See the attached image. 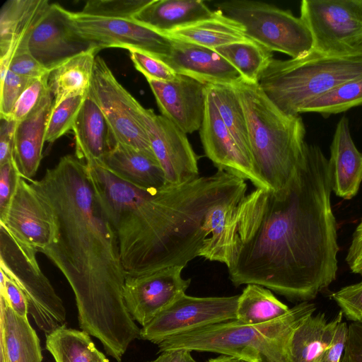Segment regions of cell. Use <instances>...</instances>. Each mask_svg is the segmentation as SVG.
Here are the masks:
<instances>
[{"label": "cell", "instance_id": "cell-1", "mask_svg": "<svg viewBox=\"0 0 362 362\" xmlns=\"http://www.w3.org/2000/svg\"><path fill=\"white\" fill-rule=\"evenodd\" d=\"M332 191L328 159L305 142L285 188L246 194L231 214L235 255L227 268L233 284L259 285L301 302L327 288L338 269Z\"/></svg>", "mask_w": 362, "mask_h": 362}, {"label": "cell", "instance_id": "cell-2", "mask_svg": "<svg viewBox=\"0 0 362 362\" xmlns=\"http://www.w3.org/2000/svg\"><path fill=\"white\" fill-rule=\"evenodd\" d=\"M49 207L53 240L40 252L62 272L75 295L81 330L120 362L141 329L123 298L125 272L115 232L97 195L86 163L62 157L40 180L28 181Z\"/></svg>", "mask_w": 362, "mask_h": 362}, {"label": "cell", "instance_id": "cell-3", "mask_svg": "<svg viewBox=\"0 0 362 362\" xmlns=\"http://www.w3.org/2000/svg\"><path fill=\"white\" fill-rule=\"evenodd\" d=\"M86 163L117 235L122 267L129 276L185 267L199 257L210 234L209 213L243 198L247 189L245 180L221 170L180 185L144 189L96 162Z\"/></svg>", "mask_w": 362, "mask_h": 362}, {"label": "cell", "instance_id": "cell-4", "mask_svg": "<svg viewBox=\"0 0 362 362\" xmlns=\"http://www.w3.org/2000/svg\"><path fill=\"white\" fill-rule=\"evenodd\" d=\"M243 105L252 160L269 189L279 191L291 180L303 157L305 127L301 117L281 111L258 83L233 86Z\"/></svg>", "mask_w": 362, "mask_h": 362}, {"label": "cell", "instance_id": "cell-5", "mask_svg": "<svg viewBox=\"0 0 362 362\" xmlns=\"http://www.w3.org/2000/svg\"><path fill=\"white\" fill-rule=\"evenodd\" d=\"M316 310L301 302L272 321L247 325L229 320L175 335L158 344L159 353L175 349L218 353L249 362H290L288 344L296 328Z\"/></svg>", "mask_w": 362, "mask_h": 362}, {"label": "cell", "instance_id": "cell-6", "mask_svg": "<svg viewBox=\"0 0 362 362\" xmlns=\"http://www.w3.org/2000/svg\"><path fill=\"white\" fill-rule=\"evenodd\" d=\"M362 76V48L346 54H325L313 49L296 59H274L258 84L284 113L298 115L313 99Z\"/></svg>", "mask_w": 362, "mask_h": 362}, {"label": "cell", "instance_id": "cell-7", "mask_svg": "<svg viewBox=\"0 0 362 362\" xmlns=\"http://www.w3.org/2000/svg\"><path fill=\"white\" fill-rule=\"evenodd\" d=\"M216 6L223 15L240 23L249 39L272 52L296 59L313 49L308 27L300 17L288 10L251 0L225 1Z\"/></svg>", "mask_w": 362, "mask_h": 362}, {"label": "cell", "instance_id": "cell-8", "mask_svg": "<svg viewBox=\"0 0 362 362\" xmlns=\"http://www.w3.org/2000/svg\"><path fill=\"white\" fill-rule=\"evenodd\" d=\"M37 250L16 239L0 223V269L22 289L28 313L46 335L65 325L62 300L40 268Z\"/></svg>", "mask_w": 362, "mask_h": 362}, {"label": "cell", "instance_id": "cell-9", "mask_svg": "<svg viewBox=\"0 0 362 362\" xmlns=\"http://www.w3.org/2000/svg\"><path fill=\"white\" fill-rule=\"evenodd\" d=\"M87 95L103 112L113 146L122 144L154 154L147 131L148 109L144 108L117 81L105 60L96 56Z\"/></svg>", "mask_w": 362, "mask_h": 362}, {"label": "cell", "instance_id": "cell-10", "mask_svg": "<svg viewBox=\"0 0 362 362\" xmlns=\"http://www.w3.org/2000/svg\"><path fill=\"white\" fill-rule=\"evenodd\" d=\"M313 37V49L346 54L362 48V0H303L300 16Z\"/></svg>", "mask_w": 362, "mask_h": 362}, {"label": "cell", "instance_id": "cell-11", "mask_svg": "<svg viewBox=\"0 0 362 362\" xmlns=\"http://www.w3.org/2000/svg\"><path fill=\"white\" fill-rule=\"evenodd\" d=\"M69 24L83 40L102 49L125 48L144 52L160 61L169 55L173 40L131 18H101L68 12Z\"/></svg>", "mask_w": 362, "mask_h": 362}, {"label": "cell", "instance_id": "cell-12", "mask_svg": "<svg viewBox=\"0 0 362 362\" xmlns=\"http://www.w3.org/2000/svg\"><path fill=\"white\" fill-rule=\"evenodd\" d=\"M239 295L194 297L185 293L142 327L140 339L158 344L165 339L236 320Z\"/></svg>", "mask_w": 362, "mask_h": 362}, {"label": "cell", "instance_id": "cell-13", "mask_svg": "<svg viewBox=\"0 0 362 362\" xmlns=\"http://www.w3.org/2000/svg\"><path fill=\"white\" fill-rule=\"evenodd\" d=\"M183 266L153 272L126 275L123 288L125 306L133 320L142 327L185 293L191 280L182 276Z\"/></svg>", "mask_w": 362, "mask_h": 362}, {"label": "cell", "instance_id": "cell-14", "mask_svg": "<svg viewBox=\"0 0 362 362\" xmlns=\"http://www.w3.org/2000/svg\"><path fill=\"white\" fill-rule=\"evenodd\" d=\"M147 131L167 185H180L199 177V157L185 133L164 116L156 115L151 109L148 112Z\"/></svg>", "mask_w": 362, "mask_h": 362}, {"label": "cell", "instance_id": "cell-15", "mask_svg": "<svg viewBox=\"0 0 362 362\" xmlns=\"http://www.w3.org/2000/svg\"><path fill=\"white\" fill-rule=\"evenodd\" d=\"M199 135L206 156L218 170L249 180L255 188L269 189L257 174L252 160L240 148L226 127L209 85Z\"/></svg>", "mask_w": 362, "mask_h": 362}, {"label": "cell", "instance_id": "cell-16", "mask_svg": "<svg viewBox=\"0 0 362 362\" xmlns=\"http://www.w3.org/2000/svg\"><path fill=\"white\" fill-rule=\"evenodd\" d=\"M0 223L16 239L37 252L47 247L54 236L55 223L49 207L22 177Z\"/></svg>", "mask_w": 362, "mask_h": 362}, {"label": "cell", "instance_id": "cell-17", "mask_svg": "<svg viewBox=\"0 0 362 362\" xmlns=\"http://www.w3.org/2000/svg\"><path fill=\"white\" fill-rule=\"evenodd\" d=\"M68 12L59 4L51 3L28 40V51L49 71L95 46L75 33L69 24Z\"/></svg>", "mask_w": 362, "mask_h": 362}, {"label": "cell", "instance_id": "cell-18", "mask_svg": "<svg viewBox=\"0 0 362 362\" xmlns=\"http://www.w3.org/2000/svg\"><path fill=\"white\" fill-rule=\"evenodd\" d=\"M147 81L161 115L186 134L199 130L205 112L206 84L178 74L173 81Z\"/></svg>", "mask_w": 362, "mask_h": 362}, {"label": "cell", "instance_id": "cell-19", "mask_svg": "<svg viewBox=\"0 0 362 362\" xmlns=\"http://www.w3.org/2000/svg\"><path fill=\"white\" fill-rule=\"evenodd\" d=\"M173 40L171 52L161 62L175 73L206 85L235 86L244 78L221 55L213 49ZM245 80V79H244Z\"/></svg>", "mask_w": 362, "mask_h": 362}, {"label": "cell", "instance_id": "cell-20", "mask_svg": "<svg viewBox=\"0 0 362 362\" xmlns=\"http://www.w3.org/2000/svg\"><path fill=\"white\" fill-rule=\"evenodd\" d=\"M52 2L47 0H8L0 10V80L13 57L27 51L30 35Z\"/></svg>", "mask_w": 362, "mask_h": 362}, {"label": "cell", "instance_id": "cell-21", "mask_svg": "<svg viewBox=\"0 0 362 362\" xmlns=\"http://www.w3.org/2000/svg\"><path fill=\"white\" fill-rule=\"evenodd\" d=\"M328 160L332 191L341 198L352 199L362 182V153L354 144L345 116L336 126Z\"/></svg>", "mask_w": 362, "mask_h": 362}, {"label": "cell", "instance_id": "cell-22", "mask_svg": "<svg viewBox=\"0 0 362 362\" xmlns=\"http://www.w3.org/2000/svg\"><path fill=\"white\" fill-rule=\"evenodd\" d=\"M53 103L49 90L25 119L16 123L13 160L21 177L28 181L36 174L42 160L47 123Z\"/></svg>", "mask_w": 362, "mask_h": 362}, {"label": "cell", "instance_id": "cell-23", "mask_svg": "<svg viewBox=\"0 0 362 362\" xmlns=\"http://www.w3.org/2000/svg\"><path fill=\"white\" fill-rule=\"evenodd\" d=\"M99 164L116 177L140 189H160L167 185L164 172L156 156L130 146L114 144Z\"/></svg>", "mask_w": 362, "mask_h": 362}, {"label": "cell", "instance_id": "cell-24", "mask_svg": "<svg viewBox=\"0 0 362 362\" xmlns=\"http://www.w3.org/2000/svg\"><path fill=\"white\" fill-rule=\"evenodd\" d=\"M0 362H42L39 337L28 317L16 314L0 295Z\"/></svg>", "mask_w": 362, "mask_h": 362}, {"label": "cell", "instance_id": "cell-25", "mask_svg": "<svg viewBox=\"0 0 362 362\" xmlns=\"http://www.w3.org/2000/svg\"><path fill=\"white\" fill-rule=\"evenodd\" d=\"M72 131L75 138V156L79 160H86V163H101L113 146L105 117L88 95L78 112Z\"/></svg>", "mask_w": 362, "mask_h": 362}, {"label": "cell", "instance_id": "cell-26", "mask_svg": "<svg viewBox=\"0 0 362 362\" xmlns=\"http://www.w3.org/2000/svg\"><path fill=\"white\" fill-rule=\"evenodd\" d=\"M214 13L201 0H151L133 16L139 24L163 35L209 18Z\"/></svg>", "mask_w": 362, "mask_h": 362}, {"label": "cell", "instance_id": "cell-27", "mask_svg": "<svg viewBox=\"0 0 362 362\" xmlns=\"http://www.w3.org/2000/svg\"><path fill=\"white\" fill-rule=\"evenodd\" d=\"M339 311L327 322L325 313L311 315L293 331L288 344L290 362H317L329 348L337 327L342 321Z\"/></svg>", "mask_w": 362, "mask_h": 362}, {"label": "cell", "instance_id": "cell-28", "mask_svg": "<svg viewBox=\"0 0 362 362\" xmlns=\"http://www.w3.org/2000/svg\"><path fill=\"white\" fill-rule=\"evenodd\" d=\"M164 35L171 39L213 49L249 40L244 27L223 15L219 10L214 11V15L209 18L176 28Z\"/></svg>", "mask_w": 362, "mask_h": 362}, {"label": "cell", "instance_id": "cell-29", "mask_svg": "<svg viewBox=\"0 0 362 362\" xmlns=\"http://www.w3.org/2000/svg\"><path fill=\"white\" fill-rule=\"evenodd\" d=\"M98 51L100 49L93 46L68 59L50 71L48 86L54 98L53 105L70 97L87 95Z\"/></svg>", "mask_w": 362, "mask_h": 362}, {"label": "cell", "instance_id": "cell-30", "mask_svg": "<svg viewBox=\"0 0 362 362\" xmlns=\"http://www.w3.org/2000/svg\"><path fill=\"white\" fill-rule=\"evenodd\" d=\"M289 310L271 290L257 284H247L239 295L236 320L247 325H259L276 320Z\"/></svg>", "mask_w": 362, "mask_h": 362}, {"label": "cell", "instance_id": "cell-31", "mask_svg": "<svg viewBox=\"0 0 362 362\" xmlns=\"http://www.w3.org/2000/svg\"><path fill=\"white\" fill-rule=\"evenodd\" d=\"M247 81L258 83L262 73L273 59L272 52L252 40H247L214 49Z\"/></svg>", "mask_w": 362, "mask_h": 362}, {"label": "cell", "instance_id": "cell-32", "mask_svg": "<svg viewBox=\"0 0 362 362\" xmlns=\"http://www.w3.org/2000/svg\"><path fill=\"white\" fill-rule=\"evenodd\" d=\"M209 86L226 127L240 148L252 160L245 112L234 86L228 85H209Z\"/></svg>", "mask_w": 362, "mask_h": 362}, {"label": "cell", "instance_id": "cell-33", "mask_svg": "<svg viewBox=\"0 0 362 362\" xmlns=\"http://www.w3.org/2000/svg\"><path fill=\"white\" fill-rule=\"evenodd\" d=\"M95 347L88 334L66 325L46 335V348L55 362H90Z\"/></svg>", "mask_w": 362, "mask_h": 362}, {"label": "cell", "instance_id": "cell-34", "mask_svg": "<svg viewBox=\"0 0 362 362\" xmlns=\"http://www.w3.org/2000/svg\"><path fill=\"white\" fill-rule=\"evenodd\" d=\"M362 106V76L343 83L305 104L300 113L314 112L324 117Z\"/></svg>", "mask_w": 362, "mask_h": 362}, {"label": "cell", "instance_id": "cell-35", "mask_svg": "<svg viewBox=\"0 0 362 362\" xmlns=\"http://www.w3.org/2000/svg\"><path fill=\"white\" fill-rule=\"evenodd\" d=\"M86 96L70 97L53 105L47 123L45 142L53 143L72 130Z\"/></svg>", "mask_w": 362, "mask_h": 362}, {"label": "cell", "instance_id": "cell-36", "mask_svg": "<svg viewBox=\"0 0 362 362\" xmlns=\"http://www.w3.org/2000/svg\"><path fill=\"white\" fill-rule=\"evenodd\" d=\"M151 0H90L81 13L101 18H131Z\"/></svg>", "mask_w": 362, "mask_h": 362}, {"label": "cell", "instance_id": "cell-37", "mask_svg": "<svg viewBox=\"0 0 362 362\" xmlns=\"http://www.w3.org/2000/svg\"><path fill=\"white\" fill-rule=\"evenodd\" d=\"M49 75L33 78L17 100L11 114L8 119L19 122L25 119L40 103L49 91Z\"/></svg>", "mask_w": 362, "mask_h": 362}, {"label": "cell", "instance_id": "cell-38", "mask_svg": "<svg viewBox=\"0 0 362 362\" xmlns=\"http://www.w3.org/2000/svg\"><path fill=\"white\" fill-rule=\"evenodd\" d=\"M129 52L134 67L146 80L170 81L176 78L177 74L163 62L140 51L132 49Z\"/></svg>", "mask_w": 362, "mask_h": 362}, {"label": "cell", "instance_id": "cell-39", "mask_svg": "<svg viewBox=\"0 0 362 362\" xmlns=\"http://www.w3.org/2000/svg\"><path fill=\"white\" fill-rule=\"evenodd\" d=\"M31 79L8 69L4 77L0 80V117L9 118L17 100Z\"/></svg>", "mask_w": 362, "mask_h": 362}, {"label": "cell", "instance_id": "cell-40", "mask_svg": "<svg viewBox=\"0 0 362 362\" xmlns=\"http://www.w3.org/2000/svg\"><path fill=\"white\" fill-rule=\"evenodd\" d=\"M332 298L348 320L362 322V281L341 288Z\"/></svg>", "mask_w": 362, "mask_h": 362}, {"label": "cell", "instance_id": "cell-41", "mask_svg": "<svg viewBox=\"0 0 362 362\" xmlns=\"http://www.w3.org/2000/svg\"><path fill=\"white\" fill-rule=\"evenodd\" d=\"M21 177L13 159L0 165V221L6 216Z\"/></svg>", "mask_w": 362, "mask_h": 362}, {"label": "cell", "instance_id": "cell-42", "mask_svg": "<svg viewBox=\"0 0 362 362\" xmlns=\"http://www.w3.org/2000/svg\"><path fill=\"white\" fill-rule=\"evenodd\" d=\"M0 295L7 301L12 310L23 317H28V303L22 289L0 269Z\"/></svg>", "mask_w": 362, "mask_h": 362}, {"label": "cell", "instance_id": "cell-43", "mask_svg": "<svg viewBox=\"0 0 362 362\" xmlns=\"http://www.w3.org/2000/svg\"><path fill=\"white\" fill-rule=\"evenodd\" d=\"M8 70L28 78H37L50 73L27 50L16 53L11 59Z\"/></svg>", "mask_w": 362, "mask_h": 362}, {"label": "cell", "instance_id": "cell-44", "mask_svg": "<svg viewBox=\"0 0 362 362\" xmlns=\"http://www.w3.org/2000/svg\"><path fill=\"white\" fill-rule=\"evenodd\" d=\"M340 362H362V322L348 326V337Z\"/></svg>", "mask_w": 362, "mask_h": 362}, {"label": "cell", "instance_id": "cell-45", "mask_svg": "<svg viewBox=\"0 0 362 362\" xmlns=\"http://www.w3.org/2000/svg\"><path fill=\"white\" fill-rule=\"evenodd\" d=\"M16 123L11 119L0 117V165L13 159Z\"/></svg>", "mask_w": 362, "mask_h": 362}, {"label": "cell", "instance_id": "cell-46", "mask_svg": "<svg viewBox=\"0 0 362 362\" xmlns=\"http://www.w3.org/2000/svg\"><path fill=\"white\" fill-rule=\"evenodd\" d=\"M346 262L353 273L362 276V218L353 234Z\"/></svg>", "mask_w": 362, "mask_h": 362}, {"label": "cell", "instance_id": "cell-47", "mask_svg": "<svg viewBox=\"0 0 362 362\" xmlns=\"http://www.w3.org/2000/svg\"><path fill=\"white\" fill-rule=\"evenodd\" d=\"M348 337V325L346 322L339 323L329 348L324 353L327 362H340L346 346Z\"/></svg>", "mask_w": 362, "mask_h": 362}, {"label": "cell", "instance_id": "cell-48", "mask_svg": "<svg viewBox=\"0 0 362 362\" xmlns=\"http://www.w3.org/2000/svg\"><path fill=\"white\" fill-rule=\"evenodd\" d=\"M148 362H197L192 356L191 351L185 349H169L160 352L156 359Z\"/></svg>", "mask_w": 362, "mask_h": 362}, {"label": "cell", "instance_id": "cell-49", "mask_svg": "<svg viewBox=\"0 0 362 362\" xmlns=\"http://www.w3.org/2000/svg\"><path fill=\"white\" fill-rule=\"evenodd\" d=\"M206 362H249L245 359L228 355L221 354V356L211 358Z\"/></svg>", "mask_w": 362, "mask_h": 362}, {"label": "cell", "instance_id": "cell-50", "mask_svg": "<svg viewBox=\"0 0 362 362\" xmlns=\"http://www.w3.org/2000/svg\"><path fill=\"white\" fill-rule=\"evenodd\" d=\"M90 362H109V361L102 352L95 347L92 352Z\"/></svg>", "mask_w": 362, "mask_h": 362}, {"label": "cell", "instance_id": "cell-51", "mask_svg": "<svg viewBox=\"0 0 362 362\" xmlns=\"http://www.w3.org/2000/svg\"><path fill=\"white\" fill-rule=\"evenodd\" d=\"M317 362H327L325 357L324 354L322 355V356L317 361Z\"/></svg>", "mask_w": 362, "mask_h": 362}]
</instances>
